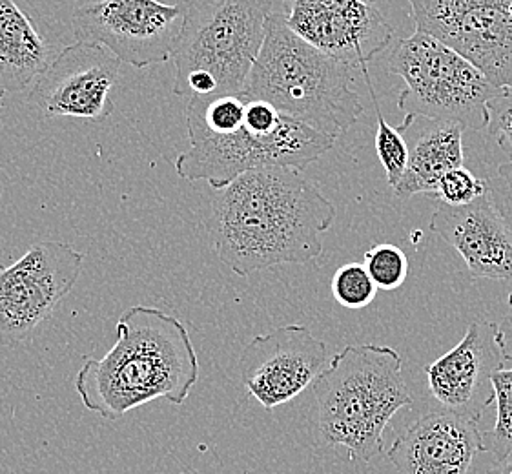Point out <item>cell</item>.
I'll return each instance as SVG.
<instances>
[{
  "instance_id": "cell-1",
  "label": "cell",
  "mask_w": 512,
  "mask_h": 474,
  "mask_svg": "<svg viewBox=\"0 0 512 474\" xmlns=\"http://www.w3.org/2000/svg\"><path fill=\"white\" fill-rule=\"evenodd\" d=\"M334 219V203L301 170L257 168L217 190L210 234L217 258L246 278L321 256Z\"/></svg>"
},
{
  "instance_id": "cell-2",
  "label": "cell",
  "mask_w": 512,
  "mask_h": 474,
  "mask_svg": "<svg viewBox=\"0 0 512 474\" xmlns=\"http://www.w3.org/2000/svg\"><path fill=\"white\" fill-rule=\"evenodd\" d=\"M117 341L103 358H86L75 391L104 420H119L163 398L183 405L199 380V360L185 323L161 309L135 305L115 325Z\"/></svg>"
},
{
  "instance_id": "cell-3",
  "label": "cell",
  "mask_w": 512,
  "mask_h": 474,
  "mask_svg": "<svg viewBox=\"0 0 512 474\" xmlns=\"http://www.w3.org/2000/svg\"><path fill=\"white\" fill-rule=\"evenodd\" d=\"M352 83L354 68L303 41L277 8L241 95L338 141L365 112Z\"/></svg>"
},
{
  "instance_id": "cell-4",
  "label": "cell",
  "mask_w": 512,
  "mask_h": 474,
  "mask_svg": "<svg viewBox=\"0 0 512 474\" xmlns=\"http://www.w3.org/2000/svg\"><path fill=\"white\" fill-rule=\"evenodd\" d=\"M401 369L400 352L392 347L347 345L312 383L321 434L328 445L345 447L350 462L381 454L390 420L412 405Z\"/></svg>"
},
{
  "instance_id": "cell-5",
  "label": "cell",
  "mask_w": 512,
  "mask_h": 474,
  "mask_svg": "<svg viewBox=\"0 0 512 474\" xmlns=\"http://www.w3.org/2000/svg\"><path fill=\"white\" fill-rule=\"evenodd\" d=\"M181 2L185 24L174 52L175 95H241L263 48L276 0Z\"/></svg>"
},
{
  "instance_id": "cell-6",
  "label": "cell",
  "mask_w": 512,
  "mask_h": 474,
  "mask_svg": "<svg viewBox=\"0 0 512 474\" xmlns=\"http://www.w3.org/2000/svg\"><path fill=\"white\" fill-rule=\"evenodd\" d=\"M389 72L405 83L398 108L405 112L401 134L416 119L451 121L471 130H485L489 104L498 90L469 59L436 37L414 31L401 39L389 57Z\"/></svg>"
},
{
  "instance_id": "cell-7",
  "label": "cell",
  "mask_w": 512,
  "mask_h": 474,
  "mask_svg": "<svg viewBox=\"0 0 512 474\" xmlns=\"http://www.w3.org/2000/svg\"><path fill=\"white\" fill-rule=\"evenodd\" d=\"M190 148L175 161V172L190 183L206 181L216 190L257 168L305 170L332 150L336 141L307 124L283 117L276 132L254 134L243 124L234 134L188 128Z\"/></svg>"
},
{
  "instance_id": "cell-8",
  "label": "cell",
  "mask_w": 512,
  "mask_h": 474,
  "mask_svg": "<svg viewBox=\"0 0 512 474\" xmlns=\"http://www.w3.org/2000/svg\"><path fill=\"white\" fill-rule=\"evenodd\" d=\"M86 256L62 241H37L0 265V345L17 347L48 320L81 278Z\"/></svg>"
},
{
  "instance_id": "cell-9",
  "label": "cell",
  "mask_w": 512,
  "mask_h": 474,
  "mask_svg": "<svg viewBox=\"0 0 512 474\" xmlns=\"http://www.w3.org/2000/svg\"><path fill=\"white\" fill-rule=\"evenodd\" d=\"M185 24V6L159 0H97L77 8L72 30L77 41L93 42L123 64L148 68L174 59Z\"/></svg>"
},
{
  "instance_id": "cell-10",
  "label": "cell",
  "mask_w": 512,
  "mask_h": 474,
  "mask_svg": "<svg viewBox=\"0 0 512 474\" xmlns=\"http://www.w3.org/2000/svg\"><path fill=\"white\" fill-rule=\"evenodd\" d=\"M414 28L478 66L498 90H512V0H409Z\"/></svg>"
},
{
  "instance_id": "cell-11",
  "label": "cell",
  "mask_w": 512,
  "mask_h": 474,
  "mask_svg": "<svg viewBox=\"0 0 512 474\" xmlns=\"http://www.w3.org/2000/svg\"><path fill=\"white\" fill-rule=\"evenodd\" d=\"M121 64L103 46L77 41L59 52L31 86L30 101L50 119L103 123L113 114L112 92Z\"/></svg>"
},
{
  "instance_id": "cell-12",
  "label": "cell",
  "mask_w": 512,
  "mask_h": 474,
  "mask_svg": "<svg viewBox=\"0 0 512 474\" xmlns=\"http://www.w3.org/2000/svg\"><path fill=\"white\" fill-rule=\"evenodd\" d=\"M330 363L327 343L305 325L256 336L239 356L241 382L267 411L292 402Z\"/></svg>"
},
{
  "instance_id": "cell-13",
  "label": "cell",
  "mask_w": 512,
  "mask_h": 474,
  "mask_svg": "<svg viewBox=\"0 0 512 474\" xmlns=\"http://www.w3.org/2000/svg\"><path fill=\"white\" fill-rule=\"evenodd\" d=\"M283 15L303 41L361 72L394 37L389 22L365 0H283Z\"/></svg>"
},
{
  "instance_id": "cell-14",
  "label": "cell",
  "mask_w": 512,
  "mask_h": 474,
  "mask_svg": "<svg viewBox=\"0 0 512 474\" xmlns=\"http://www.w3.org/2000/svg\"><path fill=\"white\" fill-rule=\"evenodd\" d=\"M502 369L498 323L474 321L454 349L425 367V374L441 409L478 422L496 400L492 378Z\"/></svg>"
},
{
  "instance_id": "cell-15",
  "label": "cell",
  "mask_w": 512,
  "mask_h": 474,
  "mask_svg": "<svg viewBox=\"0 0 512 474\" xmlns=\"http://www.w3.org/2000/svg\"><path fill=\"white\" fill-rule=\"evenodd\" d=\"M480 453L485 444L478 422L440 409L410 423L387 456L398 474H469Z\"/></svg>"
},
{
  "instance_id": "cell-16",
  "label": "cell",
  "mask_w": 512,
  "mask_h": 474,
  "mask_svg": "<svg viewBox=\"0 0 512 474\" xmlns=\"http://www.w3.org/2000/svg\"><path fill=\"white\" fill-rule=\"evenodd\" d=\"M431 230L460 254L472 278L512 283V232L489 192L465 207L441 203Z\"/></svg>"
},
{
  "instance_id": "cell-17",
  "label": "cell",
  "mask_w": 512,
  "mask_h": 474,
  "mask_svg": "<svg viewBox=\"0 0 512 474\" xmlns=\"http://www.w3.org/2000/svg\"><path fill=\"white\" fill-rule=\"evenodd\" d=\"M57 55L17 0H0V99L28 90Z\"/></svg>"
},
{
  "instance_id": "cell-18",
  "label": "cell",
  "mask_w": 512,
  "mask_h": 474,
  "mask_svg": "<svg viewBox=\"0 0 512 474\" xmlns=\"http://www.w3.org/2000/svg\"><path fill=\"white\" fill-rule=\"evenodd\" d=\"M463 130L461 124L451 121L425 119L409 145V165L400 185L394 188L396 197H436L443 176L465 163Z\"/></svg>"
},
{
  "instance_id": "cell-19",
  "label": "cell",
  "mask_w": 512,
  "mask_h": 474,
  "mask_svg": "<svg viewBox=\"0 0 512 474\" xmlns=\"http://www.w3.org/2000/svg\"><path fill=\"white\" fill-rule=\"evenodd\" d=\"M367 84H369L370 93H372V103H374V110H376V121H378V128H376V154H378L379 163L385 170L387 176V183L390 188L394 190L396 186L400 185L401 179L407 172V165H409V143L405 141V137L401 134L398 128L390 126L387 119L381 114L379 110L378 101H376V93L370 84L369 72H363Z\"/></svg>"
},
{
  "instance_id": "cell-20",
  "label": "cell",
  "mask_w": 512,
  "mask_h": 474,
  "mask_svg": "<svg viewBox=\"0 0 512 474\" xmlns=\"http://www.w3.org/2000/svg\"><path fill=\"white\" fill-rule=\"evenodd\" d=\"M496 391V423L491 433L483 434L485 453H491L496 462H503L512 456V367L496 372L494 378Z\"/></svg>"
},
{
  "instance_id": "cell-21",
  "label": "cell",
  "mask_w": 512,
  "mask_h": 474,
  "mask_svg": "<svg viewBox=\"0 0 512 474\" xmlns=\"http://www.w3.org/2000/svg\"><path fill=\"white\" fill-rule=\"evenodd\" d=\"M363 265L378 290L400 289L409 276V258L400 247L392 243H379L363 256Z\"/></svg>"
},
{
  "instance_id": "cell-22",
  "label": "cell",
  "mask_w": 512,
  "mask_h": 474,
  "mask_svg": "<svg viewBox=\"0 0 512 474\" xmlns=\"http://www.w3.org/2000/svg\"><path fill=\"white\" fill-rule=\"evenodd\" d=\"M332 294L341 307L359 310L369 307L376 299L378 287L370 278L369 270L363 263H347L332 276Z\"/></svg>"
},
{
  "instance_id": "cell-23",
  "label": "cell",
  "mask_w": 512,
  "mask_h": 474,
  "mask_svg": "<svg viewBox=\"0 0 512 474\" xmlns=\"http://www.w3.org/2000/svg\"><path fill=\"white\" fill-rule=\"evenodd\" d=\"M489 192L487 179H480L469 168L460 166L445 174L438 186L436 197L451 207H465Z\"/></svg>"
},
{
  "instance_id": "cell-24",
  "label": "cell",
  "mask_w": 512,
  "mask_h": 474,
  "mask_svg": "<svg viewBox=\"0 0 512 474\" xmlns=\"http://www.w3.org/2000/svg\"><path fill=\"white\" fill-rule=\"evenodd\" d=\"M487 134L494 145L512 161V90H503L489 104Z\"/></svg>"
},
{
  "instance_id": "cell-25",
  "label": "cell",
  "mask_w": 512,
  "mask_h": 474,
  "mask_svg": "<svg viewBox=\"0 0 512 474\" xmlns=\"http://www.w3.org/2000/svg\"><path fill=\"white\" fill-rule=\"evenodd\" d=\"M487 183L494 207L498 208L503 221L512 232V161L500 165L496 176L487 179Z\"/></svg>"
},
{
  "instance_id": "cell-26",
  "label": "cell",
  "mask_w": 512,
  "mask_h": 474,
  "mask_svg": "<svg viewBox=\"0 0 512 474\" xmlns=\"http://www.w3.org/2000/svg\"><path fill=\"white\" fill-rule=\"evenodd\" d=\"M500 345H502L503 358H505V367H512V292L509 296V310L500 323Z\"/></svg>"
},
{
  "instance_id": "cell-27",
  "label": "cell",
  "mask_w": 512,
  "mask_h": 474,
  "mask_svg": "<svg viewBox=\"0 0 512 474\" xmlns=\"http://www.w3.org/2000/svg\"><path fill=\"white\" fill-rule=\"evenodd\" d=\"M485 474H512V456L503 462H496V465Z\"/></svg>"
},
{
  "instance_id": "cell-28",
  "label": "cell",
  "mask_w": 512,
  "mask_h": 474,
  "mask_svg": "<svg viewBox=\"0 0 512 474\" xmlns=\"http://www.w3.org/2000/svg\"><path fill=\"white\" fill-rule=\"evenodd\" d=\"M365 2H369V4H374V2H378V0H365Z\"/></svg>"
},
{
  "instance_id": "cell-29",
  "label": "cell",
  "mask_w": 512,
  "mask_h": 474,
  "mask_svg": "<svg viewBox=\"0 0 512 474\" xmlns=\"http://www.w3.org/2000/svg\"><path fill=\"white\" fill-rule=\"evenodd\" d=\"M0 196H2V188H0Z\"/></svg>"
},
{
  "instance_id": "cell-30",
  "label": "cell",
  "mask_w": 512,
  "mask_h": 474,
  "mask_svg": "<svg viewBox=\"0 0 512 474\" xmlns=\"http://www.w3.org/2000/svg\"><path fill=\"white\" fill-rule=\"evenodd\" d=\"M181 474H183V473H181Z\"/></svg>"
}]
</instances>
